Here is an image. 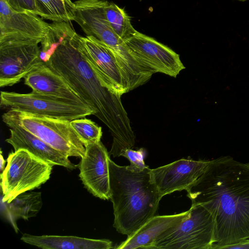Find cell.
Returning a JSON list of instances; mask_svg holds the SVG:
<instances>
[{
	"mask_svg": "<svg viewBox=\"0 0 249 249\" xmlns=\"http://www.w3.org/2000/svg\"><path fill=\"white\" fill-rule=\"evenodd\" d=\"M55 49L45 63L63 77L95 112V116L108 128L113 142L109 155L121 156L135 144V136L121 96L100 80L88 62L82 37L69 22L53 21Z\"/></svg>",
	"mask_w": 249,
	"mask_h": 249,
	"instance_id": "obj_1",
	"label": "cell"
},
{
	"mask_svg": "<svg viewBox=\"0 0 249 249\" xmlns=\"http://www.w3.org/2000/svg\"><path fill=\"white\" fill-rule=\"evenodd\" d=\"M186 191L192 203L202 205L213 216V246L249 238V163L229 156L212 160Z\"/></svg>",
	"mask_w": 249,
	"mask_h": 249,
	"instance_id": "obj_2",
	"label": "cell"
},
{
	"mask_svg": "<svg viewBox=\"0 0 249 249\" xmlns=\"http://www.w3.org/2000/svg\"><path fill=\"white\" fill-rule=\"evenodd\" d=\"M109 170L113 227L128 237L155 215L162 197L152 179L149 167L135 171L109 159Z\"/></svg>",
	"mask_w": 249,
	"mask_h": 249,
	"instance_id": "obj_3",
	"label": "cell"
},
{
	"mask_svg": "<svg viewBox=\"0 0 249 249\" xmlns=\"http://www.w3.org/2000/svg\"><path fill=\"white\" fill-rule=\"evenodd\" d=\"M7 126L19 125L69 157H84L86 148L70 121L9 110L2 115Z\"/></svg>",
	"mask_w": 249,
	"mask_h": 249,
	"instance_id": "obj_4",
	"label": "cell"
},
{
	"mask_svg": "<svg viewBox=\"0 0 249 249\" xmlns=\"http://www.w3.org/2000/svg\"><path fill=\"white\" fill-rule=\"evenodd\" d=\"M188 215L160 236L149 249H213L215 221L200 204L192 203Z\"/></svg>",
	"mask_w": 249,
	"mask_h": 249,
	"instance_id": "obj_5",
	"label": "cell"
},
{
	"mask_svg": "<svg viewBox=\"0 0 249 249\" xmlns=\"http://www.w3.org/2000/svg\"><path fill=\"white\" fill-rule=\"evenodd\" d=\"M53 166L25 149L10 153L1 174L2 202L9 203L18 195L45 183Z\"/></svg>",
	"mask_w": 249,
	"mask_h": 249,
	"instance_id": "obj_6",
	"label": "cell"
},
{
	"mask_svg": "<svg viewBox=\"0 0 249 249\" xmlns=\"http://www.w3.org/2000/svg\"><path fill=\"white\" fill-rule=\"evenodd\" d=\"M107 0H78L74 3V20L87 36H92L110 47L123 71L132 69L136 60L128 48L113 31L105 13Z\"/></svg>",
	"mask_w": 249,
	"mask_h": 249,
	"instance_id": "obj_7",
	"label": "cell"
},
{
	"mask_svg": "<svg viewBox=\"0 0 249 249\" xmlns=\"http://www.w3.org/2000/svg\"><path fill=\"white\" fill-rule=\"evenodd\" d=\"M0 106L7 110H19L69 121L95 114L88 105L33 92L22 94L1 91Z\"/></svg>",
	"mask_w": 249,
	"mask_h": 249,
	"instance_id": "obj_8",
	"label": "cell"
},
{
	"mask_svg": "<svg viewBox=\"0 0 249 249\" xmlns=\"http://www.w3.org/2000/svg\"><path fill=\"white\" fill-rule=\"evenodd\" d=\"M41 40L0 39V87L17 84L36 66L40 58Z\"/></svg>",
	"mask_w": 249,
	"mask_h": 249,
	"instance_id": "obj_9",
	"label": "cell"
},
{
	"mask_svg": "<svg viewBox=\"0 0 249 249\" xmlns=\"http://www.w3.org/2000/svg\"><path fill=\"white\" fill-rule=\"evenodd\" d=\"M124 42L138 62L152 74L160 72L176 77L185 69L179 54L137 31Z\"/></svg>",
	"mask_w": 249,
	"mask_h": 249,
	"instance_id": "obj_10",
	"label": "cell"
},
{
	"mask_svg": "<svg viewBox=\"0 0 249 249\" xmlns=\"http://www.w3.org/2000/svg\"><path fill=\"white\" fill-rule=\"evenodd\" d=\"M84 54L102 82L121 96L129 91L127 80L111 48L92 36L82 37Z\"/></svg>",
	"mask_w": 249,
	"mask_h": 249,
	"instance_id": "obj_11",
	"label": "cell"
},
{
	"mask_svg": "<svg viewBox=\"0 0 249 249\" xmlns=\"http://www.w3.org/2000/svg\"><path fill=\"white\" fill-rule=\"evenodd\" d=\"M79 164V177L85 187L93 196L110 199L109 155L100 141L85 147Z\"/></svg>",
	"mask_w": 249,
	"mask_h": 249,
	"instance_id": "obj_12",
	"label": "cell"
},
{
	"mask_svg": "<svg viewBox=\"0 0 249 249\" xmlns=\"http://www.w3.org/2000/svg\"><path fill=\"white\" fill-rule=\"evenodd\" d=\"M211 160L181 159L151 169L152 179L161 196L187 189L203 173Z\"/></svg>",
	"mask_w": 249,
	"mask_h": 249,
	"instance_id": "obj_13",
	"label": "cell"
},
{
	"mask_svg": "<svg viewBox=\"0 0 249 249\" xmlns=\"http://www.w3.org/2000/svg\"><path fill=\"white\" fill-rule=\"evenodd\" d=\"M49 24L39 16L17 12L0 0V39H34L42 41Z\"/></svg>",
	"mask_w": 249,
	"mask_h": 249,
	"instance_id": "obj_14",
	"label": "cell"
},
{
	"mask_svg": "<svg viewBox=\"0 0 249 249\" xmlns=\"http://www.w3.org/2000/svg\"><path fill=\"white\" fill-rule=\"evenodd\" d=\"M24 79V84L33 92L89 105L63 77L43 62L36 66Z\"/></svg>",
	"mask_w": 249,
	"mask_h": 249,
	"instance_id": "obj_15",
	"label": "cell"
},
{
	"mask_svg": "<svg viewBox=\"0 0 249 249\" xmlns=\"http://www.w3.org/2000/svg\"><path fill=\"white\" fill-rule=\"evenodd\" d=\"M10 135L5 141L11 144L15 151L20 149L28 150L35 156L53 165H59L70 170L75 169L77 165L72 163L69 157L54 148L21 126L11 125Z\"/></svg>",
	"mask_w": 249,
	"mask_h": 249,
	"instance_id": "obj_16",
	"label": "cell"
},
{
	"mask_svg": "<svg viewBox=\"0 0 249 249\" xmlns=\"http://www.w3.org/2000/svg\"><path fill=\"white\" fill-rule=\"evenodd\" d=\"M189 212L190 210L178 214L154 215L116 248L149 249L160 236L187 217Z\"/></svg>",
	"mask_w": 249,
	"mask_h": 249,
	"instance_id": "obj_17",
	"label": "cell"
},
{
	"mask_svg": "<svg viewBox=\"0 0 249 249\" xmlns=\"http://www.w3.org/2000/svg\"><path fill=\"white\" fill-rule=\"evenodd\" d=\"M23 242L43 249H109L113 248L111 241L74 236H36L23 234Z\"/></svg>",
	"mask_w": 249,
	"mask_h": 249,
	"instance_id": "obj_18",
	"label": "cell"
},
{
	"mask_svg": "<svg viewBox=\"0 0 249 249\" xmlns=\"http://www.w3.org/2000/svg\"><path fill=\"white\" fill-rule=\"evenodd\" d=\"M4 203L5 215L17 232L18 230L17 220L20 218L27 220L35 216L43 204L41 193L35 192L22 193L11 202Z\"/></svg>",
	"mask_w": 249,
	"mask_h": 249,
	"instance_id": "obj_19",
	"label": "cell"
},
{
	"mask_svg": "<svg viewBox=\"0 0 249 249\" xmlns=\"http://www.w3.org/2000/svg\"><path fill=\"white\" fill-rule=\"evenodd\" d=\"M43 19L53 21L74 20L75 6L71 0H36Z\"/></svg>",
	"mask_w": 249,
	"mask_h": 249,
	"instance_id": "obj_20",
	"label": "cell"
},
{
	"mask_svg": "<svg viewBox=\"0 0 249 249\" xmlns=\"http://www.w3.org/2000/svg\"><path fill=\"white\" fill-rule=\"evenodd\" d=\"M105 11L107 18L111 27L123 41L137 31L131 24L130 17L124 8L107 0Z\"/></svg>",
	"mask_w": 249,
	"mask_h": 249,
	"instance_id": "obj_21",
	"label": "cell"
},
{
	"mask_svg": "<svg viewBox=\"0 0 249 249\" xmlns=\"http://www.w3.org/2000/svg\"><path fill=\"white\" fill-rule=\"evenodd\" d=\"M70 124L85 147L101 141L102 127L90 119H76Z\"/></svg>",
	"mask_w": 249,
	"mask_h": 249,
	"instance_id": "obj_22",
	"label": "cell"
},
{
	"mask_svg": "<svg viewBox=\"0 0 249 249\" xmlns=\"http://www.w3.org/2000/svg\"><path fill=\"white\" fill-rule=\"evenodd\" d=\"M122 156L126 158L130 163L128 165L131 169L140 171L148 167L144 162L145 151L143 148L134 150L131 148L125 149Z\"/></svg>",
	"mask_w": 249,
	"mask_h": 249,
	"instance_id": "obj_23",
	"label": "cell"
},
{
	"mask_svg": "<svg viewBox=\"0 0 249 249\" xmlns=\"http://www.w3.org/2000/svg\"><path fill=\"white\" fill-rule=\"evenodd\" d=\"M14 10L25 13H30L40 17L36 0H5Z\"/></svg>",
	"mask_w": 249,
	"mask_h": 249,
	"instance_id": "obj_24",
	"label": "cell"
},
{
	"mask_svg": "<svg viewBox=\"0 0 249 249\" xmlns=\"http://www.w3.org/2000/svg\"><path fill=\"white\" fill-rule=\"evenodd\" d=\"M249 249V238L232 244L223 246H213V249Z\"/></svg>",
	"mask_w": 249,
	"mask_h": 249,
	"instance_id": "obj_25",
	"label": "cell"
},
{
	"mask_svg": "<svg viewBox=\"0 0 249 249\" xmlns=\"http://www.w3.org/2000/svg\"><path fill=\"white\" fill-rule=\"evenodd\" d=\"M0 171H1V172H2L4 170V165H5V160H4V159L1 154H1H0Z\"/></svg>",
	"mask_w": 249,
	"mask_h": 249,
	"instance_id": "obj_26",
	"label": "cell"
},
{
	"mask_svg": "<svg viewBox=\"0 0 249 249\" xmlns=\"http://www.w3.org/2000/svg\"><path fill=\"white\" fill-rule=\"evenodd\" d=\"M239 0V1H247L248 0Z\"/></svg>",
	"mask_w": 249,
	"mask_h": 249,
	"instance_id": "obj_27",
	"label": "cell"
}]
</instances>
